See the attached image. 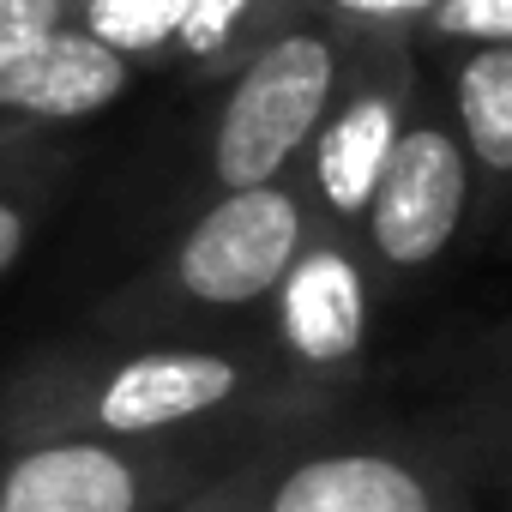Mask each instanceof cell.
<instances>
[{"label":"cell","mask_w":512,"mask_h":512,"mask_svg":"<svg viewBox=\"0 0 512 512\" xmlns=\"http://www.w3.org/2000/svg\"><path fill=\"white\" fill-rule=\"evenodd\" d=\"M362 43H368L362 31H344L332 19L272 25L229 67V85L205 133V187L235 193V187H266V181L296 175Z\"/></svg>","instance_id":"cell-4"},{"label":"cell","mask_w":512,"mask_h":512,"mask_svg":"<svg viewBox=\"0 0 512 512\" xmlns=\"http://www.w3.org/2000/svg\"><path fill=\"white\" fill-rule=\"evenodd\" d=\"M320 386L272 344L235 338H97L25 356L0 380V440H211L241 446L302 422Z\"/></svg>","instance_id":"cell-1"},{"label":"cell","mask_w":512,"mask_h":512,"mask_svg":"<svg viewBox=\"0 0 512 512\" xmlns=\"http://www.w3.org/2000/svg\"><path fill=\"white\" fill-rule=\"evenodd\" d=\"M73 13H79V0H0V67H13L49 31L73 25Z\"/></svg>","instance_id":"cell-15"},{"label":"cell","mask_w":512,"mask_h":512,"mask_svg":"<svg viewBox=\"0 0 512 512\" xmlns=\"http://www.w3.org/2000/svg\"><path fill=\"white\" fill-rule=\"evenodd\" d=\"M181 19H187V0H79V13H73L79 31H91L133 67L163 61L175 49Z\"/></svg>","instance_id":"cell-13"},{"label":"cell","mask_w":512,"mask_h":512,"mask_svg":"<svg viewBox=\"0 0 512 512\" xmlns=\"http://www.w3.org/2000/svg\"><path fill=\"white\" fill-rule=\"evenodd\" d=\"M181 512H470L464 458L410 434L266 428Z\"/></svg>","instance_id":"cell-3"},{"label":"cell","mask_w":512,"mask_h":512,"mask_svg":"<svg viewBox=\"0 0 512 512\" xmlns=\"http://www.w3.org/2000/svg\"><path fill=\"white\" fill-rule=\"evenodd\" d=\"M61 175H67L61 145H0V278L25 260V247L37 241Z\"/></svg>","instance_id":"cell-11"},{"label":"cell","mask_w":512,"mask_h":512,"mask_svg":"<svg viewBox=\"0 0 512 512\" xmlns=\"http://www.w3.org/2000/svg\"><path fill=\"white\" fill-rule=\"evenodd\" d=\"M410 97H416L410 55L386 37H368L338 103L326 109L320 133L308 139V151L296 163V181L326 229L356 235V223L374 199V181L398 145V127L410 115Z\"/></svg>","instance_id":"cell-7"},{"label":"cell","mask_w":512,"mask_h":512,"mask_svg":"<svg viewBox=\"0 0 512 512\" xmlns=\"http://www.w3.org/2000/svg\"><path fill=\"white\" fill-rule=\"evenodd\" d=\"M320 7L344 31L386 37V31H404V25H428V13L440 7V0H320Z\"/></svg>","instance_id":"cell-16"},{"label":"cell","mask_w":512,"mask_h":512,"mask_svg":"<svg viewBox=\"0 0 512 512\" xmlns=\"http://www.w3.org/2000/svg\"><path fill=\"white\" fill-rule=\"evenodd\" d=\"M500 470H506V488H512V440L500 446Z\"/></svg>","instance_id":"cell-17"},{"label":"cell","mask_w":512,"mask_h":512,"mask_svg":"<svg viewBox=\"0 0 512 512\" xmlns=\"http://www.w3.org/2000/svg\"><path fill=\"white\" fill-rule=\"evenodd\" d=\"M133 79L139 67L127 55H115L79 25H61L13 67H0V145H55L61 127L115 109Z\"/></svg>","instance_id":"cell-9"},{"label":"cell","mask_w":512,"mask_h":512,"mask_svg":"<svg viewBox=\"0 0 512 512\" xmlns=\"http://www.w3.org/2000/svg\"><path fill=\"white\" fill-rule=\"evenodd\" d=\"M260 13H266V0H187V19H181L169 55L187 61L193 73H229L266 37Z\"/></svg>","instance_id":"cell-12"},{"label":"cell","mask_w":512,"mask_h":512,"mask_svg":"<svg viewBox=\"0 0 512 512\" xmlns=\"http://www.w3.org/2000/svg\"><path fill=\"white\" fill-rule=\"evenodd\" d=\"M446 121L476 175L512 181V43H464L452 61Z\"/></svg>","instance_id":"cell-10"},{"label":"cell","mask_w":512,"mask_h":512,"mask_svg":"<svg viewBox=\"0 0 512 512\" xmlns=\"http://www.w3.org/2000/svg\"><path fill=\"white\" fill-rule=\"evenodd\" d=\"M266 320H272V338H266L272 356L308 386H332L356 374L374 326V272L356 235L314 223V235L302 241L284 284L266 302Z\"/></svg>","instance_id":"cell-8"},{"label":"cell","mask_w":512,"mask_h":512,"mask_svg":"<svg viewBox=\"0 0 512 512\" xmlns=\"http://www.w3.org/2000/svg\"><path fill=\"white\" fill-rule=\"evenodd\" d=\"M476 169L446 121V109L416 103L398 127V145L374 181V199L356 223V247L374 278H422L428 266L446 260L470 217Z\"/></svg>","instance_id":"cell-6"},{"label":"cell","mask_w":512,"mask_h":512,"mask_svg":"<svg viewBox=\"0 0 512 512\" xmlns=\"http://www.w3.org/2000/svg\"><path fill=\"white\" fill-rule=\"evenodd\" d=\"M428 37L440 43H512V0H440L428 13Z\"/></svg>","instance_id":"cell-14"},{"label":"cell","mask_w":512,"mask_h":512,"mask_svg":"<svg viewBox=\"0 0 512 512\" xmlns=\"http://www.w3.org/2000/svg\"><path fill=\"white\" fill-rule=\"evenodd\" d=\"M314 223L296 175L211 193L133 284L97 302V338H199L205 326L266 308Z\"/></svg>","instance_id":"cell-2"},{"label":"cell","mask_w":512,"mask_h":512,"mask_svg":"<svg viewBox=\"0 0 512 512\" xmlns=\"http://www.w3.org/2000/svg\"><path fill=\"white\" fill-rule=\"evenodd\" d=\"M229 452L211 440H0V512H181Z\"/></svg>","instance_id":"cell-5"}]
</instances>
